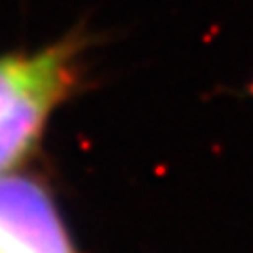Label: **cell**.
I'll return each mask as SVG.
<instances>
[{"label":"cell","mask_w":253,"mask_h":253,"mask_svg":"<svg viewBox=\"0 0 253 253\" xmlns=\"http://www.w3.org/2000/svg\"><path fill=\"white\" fill-rule=\"evenodd\" d=\"M91 44V32L81 26L38 51L0 57V118L32 99L72 97L83 84Z\"/></svg>","instance_id":"cell-1"},{"label":"cell","mask_w":253,"mask_h":253,"mask_svg":"<svg viewBox=\"0 0 253 253\" xmlns=\"http://www.w3.org/2000/svg\"><path fill=\"white\" fill-rule=\"evenodd\" d=\"M0 234L36 253H78L51 194L13 173L0 175Z\"/></svg>","instance_id":"cell-2"},{"label":"cell","mask_w":253,"mask_h":253,"mask_svg":"<svg viewBox=\"0 0 253 253\" xmlns=\"http://www.w3.org/2000/svg\"><path fill=\"white\" fill-rule=\"evenodd\" d=\"M61 104L63 101L53 97L32 99L0 118V175L9 173L32 152L51 114Z\"/></svg>","instance_id":"cell-3"},{"label":"cell","mask_w":253,"mask_h":253,"mask_svg":"<svg viewBox=\"0 0 253 253\" xmlns=\"http://www.w3.org/2000/svg\"><path fill=\"white\" fill-rule=\"evenodd\" d=\"M0 253H36V251H32L28 247H23V245L11 241L9 236L0 234Z\"/></svg>","instance_id":"cell-4"}]
</instances>
